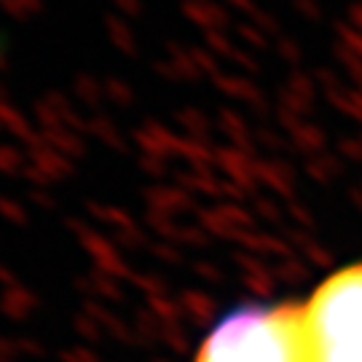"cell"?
Segmentation results:
<instances>
[{"label": "cell", "instance_id": "obj_1", "mask_svg": "<svg viewBox=\"0 0 362 362\" xmlns=\"http://www.w3.org/2000/svg\"><path fill=\"white\" fill-rule=\"evenodd\" d=\"M191 362H303L298 300L226 311L199 341Z\"/></svg>", "mask_w": 362, "mask_h": 362}, {"label": "cell", "instance_id": "obj_2", "mask_svg": "<svg viewBox=\"0 0 362 362\" xmlns=\"http://www.w3.org/2000/svg\"><path fill=\"white\" fill-rule=\"evenodd\" d=\"M303 362H362V260L320 279L298 300Z\"/></svg>", "mask_w": 362, "mask_h": 362}]
</instances>
